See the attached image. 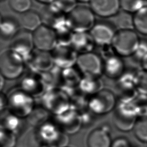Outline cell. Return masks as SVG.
Listing matches in <instances>:
<instances>
[{
	"label": "cell",
	"instance_id": "83f0119b",
	"mask_svg": "<svg viewBox=\"0 0 147 147\" xmlns=\"http://www.w3.org/2000/svg\"><path fill=\"white\" fill-rule=\"evenodd\" d=\"M146 1H147V0H146Z\"/></svg>",
	"mask_w": 147,
	"mask_h": 147
},
{
	"label": "cell",
	"instance_id": "5bb4252c",
	"mask_svg": "<svg viewBox=\"0 0 147 147\" xmlns=\"http://www.w3.org/2000/svg\"><path fill=\"white\" fill-rule=\"evenodd\" d=\"M88 147H110V139L103 130H95L88 137Z\"/></svg>",
	"mask_w": 147,
	"mask_h": 147
},
{
	"label": "cell",
	"instance_id": "30bf717a",
	"mask_svg": "<svg viewBox=\"0 0 147 147\" xmlns=\"http://www.w3.org/2000/svg\"><path fill=\"white\" fill-rule=\"evenodd\" d=\"M21 23L15 17L2 16L1 18L0 35L4 40H11L20 31Z\"/></svg>",
	"mask_w": 147,
	"mask_h": 147
},
{
	"label": "cell",
	"instance_id": "4316f807",
	"mask_svg": "<svg viewBox=\"0 0 147 147\" xmlns=\"http://www.w3.org/2000/svg\"><path fill=\"white\" fill-rule=\"evenodd\" d=\"M1 1L2 2V1H5V0H1Z\"/></svg>",
	"mask_w": 147,
	"mask_h": 147
},
{
	"label": "cell",
	"instance_id": "9c48e42d",
	"mask_svg": "<svg viewBox=\"0 0 147 147\" xmlns=\"http://www.w3.org/2000/svg\"><path fill=\"white\" fill-rule=\"evenodd\" d=\"M70 45L81 54L92 52L96 44L90 32H83L74 33Z\"/></svg>",
	"mask_w": 147,
	"mask_h": 147
},
{
	"label": "cell",
	"instance_id": "277c9868",
	"mask_svg": "<svg viewBox=\"0 0 147 147\" xmlns=\"http://www.w3.org/2000/svg\"><path fill=\"white\" fill-rule=\"evenodd\" d=\"M33 38L37 50L51 52L57 45L55 30L44 24L33 32Z\"/></svg>",
	"mask_w": 147,
	"mask_h": 147
},
{
	"label": "cell",
	"instance_id": "3957f363",
	"mask_svg": "<svg viewBox=\"0 0 147 147\" xmlns=\"http://www.w3.org/2000/svg\"><path fill=\"white\" fill-rule=\"evenodd\" d=\"M117 30L113 22L102 20L96 21L90 33L96 45L111 46Z\"/></svg>",
	"mask_w": 147,
	"mask_h": 147
},
{
	"label": "cell",
	"instance_id": "2e32d148",
	"mask_svg": "<svg viewBox=\"0 0 147 147\" xmlns=\"http://www.w3.org/2000/svg\"><path fill=\"white\" fill-rule=\"evenodd\" d=\"M114 17L115 21L113 22L117 28H118V30L133 29V17L132 14L121 10Z\"/></svg>",
	"mask_w": 147,
	"mask_h": 147
},
{
	"label": "cell",
	"instance_id": "8992f818",
	"mask_svg": "<svg viewBox=\"0 0 147 147\" xmlns=\"http://www.w3.org/2000/svg\"><path fill=\"white\" fill-rule=\"evenodd\" d=\"M42 24L56 30L67 24V14L63 12L54 3L45 5L40 13Z\"/></svg>",
	"mask_w": 147,
	"mask_h": 147
},
{
	"label": "cell",
	"instance_id": "cb8c5ba5",
	"mask_svg": "<svg viewBox=\"0 0 147 147\" xmlns=\"http://www.w3.org/2000/svg\"><path fill=\"white\" fill-rule=\"evenodd\" d=\"M142 69L147 71V55L141 61Z\"/></svg>",
	"mask_w": 147,
	"mask_h": 147
},
{
	"label": "cell",
	"instance_id": "ac0fdd59",
	"mask_svg": "<svg viewBox=\"0 0 147 147\" xmlns=\"http://www.w3.org/2000/svg\"><path fill=\"white\" fill-rule=\"evenodd\" d=\"M122 10L134 14L147 5L146 0H119Z\"/></svg>",
	"mask_w": 147,
	"mask_h": 147
},
{
	"label": "cell",
	"instance_id": "6da1fadb",
	"mask_svg": "<svg viewBox=\"0 0 147 147\" xmlns=\"http://www.w3.org/2000/svg\"><path fill=\"white\" fill-rule=\"evenodd\" d=\"M141 38L134 29L118 30L111 47L117 55L122 57L133 56Z\"/></svg>",
	"mask_w": 147,
	"mask_h": 147
},
{
	"label": "cell",
	"instance_id": "d6986e66",
	"mask_svg": "<svg viewBox=\"0 0 147 147\" xmlns=\"http://www.w3.org/2000/svg\"><path fill=\"white\" fill-rule=\"evenodd\" d=\"M133 131L139 141L147 143V117H139L134 125Z\"/></svg>",
	"mask_w": 147,
	"mask_h": 147
},
{
	"label": "cell",
	"instance_id": "7402d4cb",
	"mask_svg": "<svg viewBox=\"0 0 147 147\" xmlns=\"http://www.w3.org/2000/svg\"><path fill=\"white\" fill-rule=\"evenodd\" d=\"M77 2V0H56L53 3L63 12L67 14L78 5Z\"/></svg>",
	"mask_w": 147,
	"mask_h": 147
},
{
	"label": "cell",
	"instance_id": "7c38bea8",
	"mask_svg": "<svg viewBox=\"0 0 147 147\" xmlns=\"http://www.w3.org/2000/svg\"><path fill=\"white\" fill-rule=\"evenodd\" d=\"M76 62L81 69L91 72H98L102 67L100 57L92 51L79 54Z\"/></svg>",
	"mask_w": 147,
	"mask_h": 147
},
{
	"label": "cell",
	"instance_id": "ba28073f",
	"mask_svg": "<svg viewBox=\"0 0 147 147\" xmlns=\"http://www.w3.org/2000/svg\"><path fill=\"white\" fill-rule=\"evenodd\" d=\"M90 7L96 16L104 19L114 17L121 10L119 0H91Z\"/></svg>",
	"mask_w": 147,
	"mask_h": 147
},
{
	"label": "cell",
	"instance_id": "d4e9b609",
	"mask_svg": "<svg viewBox=\"0 0 147 147\" xmlns=\"http://www.w3.org/2000/svg\"><path fill=\"white\" fill-rule=\"evenodd\" d=\"M36 1L44 5H49L55 2L56 0H36Z\"/></svg>",
	"mask_w": 147,
	"mask_h": 147
},
{
	"label": "cell",
	"instance_id": "ffe728a7",
	"mask_svg": "<svg viewBox=\"0 0 147 147\" xmlns=\"http://www.w3.org/2000/svg\"><path fill=\"white\" fill-rule=\"evenodd\" d=\"M8 3L13 11L22 14L31 10L32 1V0H8Z\"/></svg>",
	"mask_w": 147,
	"mask_h": 147
},
{
	"label": "cell",
	"instance_id": "603a6c76",
	"mask_svg": "<svg viewBox=\"0 0 147 147\" xmlns=\"http://www.w3.org/2000/svg\"><path fill=\"white\" fill-rule=\"evenodd\" d=\"M147 55V38H141L134 56L140 62Z\"/></svg>",
	"mask_w": 147,
	"mask_h": 147
},
{
	"label": "cell",
	"instance_id": "9a60e30c",
	"mask_svg": "<svg viewBox=\"0 0 147 147\" xmlns=\"http://www.w3.org/2000/svg\"><path fill=\"white\" fill-rule=\"evenodd\" d=\"M133 29L139 34L147 36V5L133 14Z\"/></svg>",
	"mask_w": 147,
	"mask_h": 147
},
{
	"label": "cell",
	"instance_id": "484cf974",
	"mask_svg": "<svg viewBox=\"0 0 147 147\" xmlns=\"http://www.w3.org/2000/svg\"><path fill=\"white\" fill-rule=\"evenodd\" d=\"M78 2H82V3H87L91 1V0H77Z\"/></svg>",
	"mask_w": 147,
	"mask_h": 147
},
{
	"label": "cell",
	"instance_id": "52a82bcc",
	"mask_svg": "<svg viewBox=\"0 0 147 147\" xmlns=\"http://www.w3.org/2000/svg\"><path fill=\"white\" fill-rule=\"evenodd\" d=\"M2 72L7 76L18 75L23 69V58L9 49L2 52L0 57Z\"/></svg>",
	"mask_w": 147,
	"mask_h": 147
},
{
	"label": "cell",
	"instance_id": "5b68a950",
	"mask_svg": "<svg viewBox=\"0 0 147 147\" xmlns=\"http://www.w3.org/2000/svg\"><path fill=\"white\" fill-rule=\"evenodd\" d=\"M34 48L33 33L21 29L17 35L10 40L9 49L15 52L22 58L30 56Z\"/></svg>",
	"mask_w": 147,
	"mask_h": 147
},
{
	"label": "cell",
	"instance_id": "e0dca14e",
	"mask_svg": "<svg viewBox=\"0 0 147 147\" xmlns=\"http://www.w3.org/2000/svg\"><path fill=\"white\" fill-rule=\"evenodd\" d=\"M118 55H111L106 60V68L112 74H119L123 70L124 64Z\"/></svg>",
	"mask_w": 147,
	"mask_h": 147
},
{
	"label": "cell",
	"instance_id": "7a4b0ae2",
	"mask_svg": "<svg viewBox=\"0 0 147 147\" xmlns=\"http://www.w3.org/2000/svg\"><path fill=\"white\" fill-rule=\"evenodd\" d=\"M96 21L90 6L77 5L67 14V23L74 32H90Z\"/></svg>",
	"mask_w": 147,
	"mask_h": 147
},
{
	"label": "cell",
	"instance_id": "4fadbf2b",
	"mask_svg": "<svg viewBox=\"0 0 147 147\" xmlns=\"http://www.w3.org/2000/svg\"><path fill=\"white\" fill-rule=\"evenodd\" d=\"M20 23L24 29L33 33L42 24V21L40 13L30 10L21 14Z\"/></svg>",
	"mask_w": 147,
	"mask_h": 147
},
{
	"label": "cell",
	"instance_id": "44dd1931",
	"mask_svg": "<svg viewBox=\"0 0 147 147\" xmlns=\"http://www.w3.org/2000/svg\"><path fill=\"white\" fill-rule=\"evenodd\" d=\"M136 88L140 94L147 96V71L142 69L138 72Z\"/></svg>",
	"mask_w": 147,
	"mask_h": 147
},
{
	"label": "cell",
	"instance_id": "8fae6325",
	"mask_svg": "<svg viewBox=\"0 0 147 147\" xmlns=\"http://www.w3.org/2000/svg\"><path fill=\"white\" fill-rule=\"evenodd\" d=\"M53 60L60 64H71L77 61L78 52L70 45L57 44L51 52Z\"/></svg>",
	"mask_w": 147,
	"mask_h": 147
}]
</instances>
